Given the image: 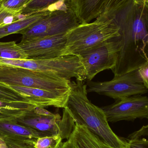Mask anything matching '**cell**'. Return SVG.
Listing matches in <instances>:
<instances>
[{
  "mask_svg": "<svg viewBox=\"0 0 148 148\" xmlns=\"http://www.w3.org/2000/svg\"><path fill=\"white\" fill-rule=\"evenodd\" d=\"M134 0H104L101 14L98 17L114 19L116 15L130 5Z\"/></svg>",
  "mask_w": 148,
  "mask_h": 148,
  "instance_id": "cell-18",
  "label": "cell"
},
{
  "mask_svg": "<svg viewBox=\"0 0 148 148\" xmlns=\"http://www.w3.org/2000/svg\"><path fill=\"white\" fill-rule=\"evenodd\" d=\"M0 129L19 135L23 139H37L48 136L45 133L39 132L23 125L15 124L10 120H0Z\"/></svg>",
  "mask_w": 148,
  "mask_h": 148,
  "instance_id": "cell-17",
  "label": "cell"
},
{
  "mask_svg": "<svg viewBox=\"0 0 148 148\" xmlns=\"http://www.w3.org/2000/svg\"><path fill=\"white\" fill-rule=\"evenodd\" d=\"M143 85L148 90V60L138 69Z\"/></svg>",
  "mask_w": 148,
  "mask_h": 148,
  "instance_id": "cell-25",
  "label": "cell"
},
{
  "mask_svg": "<svg viewBox=\"0 0 148 148\" xmlns=\"http://www.w3.org/2000/svg\"><path fill=\"white\" fill-rule=\"evenodd\" d=\"M31 0H1L3 7L10 13L21 14Z\"/></svg>",
  "mask_w": 148,
  "mask_h": 148,
  "instance_id": "cell-22",
  "label": "cell"
},
{
  "mask_svg": "<svg viewBox=\"0 0 148 148\" xmlns=\"http://www.w3.org/2000/svg\"><path fill=\"white\" fill-rule=\"evenodd\" d=\"M121 48V36L104 42L78 55L83 64L88 81H92L97 74L112 69L116 66Z\"/></svg>",
  "mask_w": 148,
  "mask_h": 148,
  "instance_id": "cell-8",
  "label": "cell"
},
{
  "mask_svg": "<svg viewBox=\"0 0 148 148\" xmlns=\"http://www.w3.org/2000/svg\"><path fill=\"white\" fill-rule=\"evenodd\" d=\"M67 1V0H31L21 14L29 16L40 12L65 8L68 7Z\"/></svg>",
  "mask_w": 148,
  "mask_h": 148,
  "instance_id": "cell-16",
  "label": "cell"
},
{
  "mask_svg": "<svg viewBox=\"0 0 148 148\" xmlns=\"http://www.w3.org/2000/svg\"><path fill=\"white\" fill-rule=\"evenodd\" d=\"M36 106L26 102H8L0 100V120H14Z\"/></svg>",
  "mask_w": 148,
  "mask_h": 148,
  "instance_id": "cell-15",
  "label": "cell"
},
{
  "mask_svg": "<svg viewBox=\"0 0 148 148\" xmlns=\"http://www.w3.org/2000/svg\"><path fill=\"white\" fill-rule=\"evenodd\" d=\"M133 2L135 3L142 2L144 3H148V0H134Z\"/></svg>",
  "mask_w": 148,
  "mask_h": 148,
  "instance_id": "cell-27",
  "label": "cell"
},
{
  "mask_svg": "<svg viewBox=\"0 0 148 148\" xmlns=\"http://www.w3.org/2000/svg\"><path fill=\"white\" fill-rule=\"evenodd\" d=\"M13 121L45 133L48 136L58 134L61 136V116L59 114H53L42 107H35Z\"/></svg>",
  "mask_w": 148,
  "mask_h": 148,
  "instance_id": "cell-11",
  "label": "cell"
},
{
  "mask_svg": "<svg viewBox=\"0 0 148 148\" xmlns=\"http://www.w3.org/2000/svg\"><path fill=\"white\" fill-rule=\"evenodd\" d=\"M127 148H148V140L134 137L127 142Z\"/></svg>",
  "mask_w": 148,
  "mask_h": 148,
  "instance_id": "cell-24",
  "label": "cell"
},
{
  "mask_svg": "<svg viewBox=\"0 0 148 148\" xmlns=\"http://www.w3.org/2000/svg\"><path fill=\"white\" fill-rule=\"evenodd\" d=\"M104 0H67L66 4L80 24L88 23L101 14Z\"/></svg>",
  "mask_w": 148,
  "mask_h": 148,
  "instance_id": "cell-13",
  "label": "cell"
},
{
  "mask_svg": "<svg viewBox=\"0 0 148 148\" xmlns=\"http://www.w3.org/2000/svg\"><path fill=\"white\" fill-rule=\"evenodd\" d=\"M67 142L71 148H114L103 142L85 125L77 123Z\"/></svg>",
  "mask_w": 148,
  "mask_h": 148,
  "instance_id": "cell-12",
  "label": "cell"
},
{
  "mask_svg": "<svg viewBox=\"0 0 148 148\" xmlns=\"http://www.w3.org/2000/svg\"><path fill=\"white\" fill-rule=\"evenodd\" d=\"M0 100L5 101L29 103L22 94L16 91L8 84L1 82H0Z\"/></svg>",
  "mask_w": 148,
  "mask_h": 148,
  "instance_id": "cell-20",
  "label": "cell"
},
{
  "mask_svg": "<svg viewBox=\"0 0 148 148\" xmlns=\"http://www.w3.org/2000/svg\"><path fill=\"white\" fill-rule=\"evenodd\" d=\"M0 64L43 72L71 81L87 79L85 68L78 56H64L47 60H13L0 58Z\"/></svg>",
  "mask_w": 148,
  "mask_h": 148,
  "instance_id": "cell-5",
  "label": "cell"
},
{
  "mask_svg": "<svg viewBox=\"0 0 148 148\" xmlns=\"http://www.w3.org/2000/svg\"><path fill=\"white\" fill-rule=\"evenodd\" d=\"M114 20L121 40L117 63L112 70L116 75L137 70L148 60V5L133 2Z\"/></svg>",
  "mask_w": 148,
  "mask_h": 148,
  "instance_id": "cell-1",
  "label": "cell"
},
{
  "mask_svg": "<svg viewBox=\"0 0 148 148\" xmlns=\"http://www.w3.org/2000/svg\"><path fill=\"white\" fill-rule=\"evenodd\" d=\"M0 58L13 60H25L28 57L16 42H0Z\"/></svg>",
  "mask_w": 148,
  "mask_h": 148,
  "instance_id": "cell-19",
  "label": "cell"
},
{
  "mask_svg": "<svg viewBox=\"0 0 148 148\" xmlns=\"http://www.w3.org/2000/svg\"><path fill=\"white\" fill-rule=\"evenodd\" d=\"M66 43V34L35 38L18 44L29 60H47L62 56Z\"/></svg>",
  "mask_w": 148,
  "mask_h": 148,
  "instance_id": "cell-10",
  "label": "cell"
},
{
  "mask_svg": "<svg viewBox=\"0 0 148 148\" xmlns=\"http://www.w3.org/2000/svg\"><path fill=\"white\" fill-rule=\"evenodd\" d=\"M0 148H5L4 147H3L2 146V147H0Z\"/></svg>",
  "mask_w": 148,
  "mask_h": 148,
  "instance_id": "cell-28",
  "label": "cell"
},
{
  "mask_svg": "<svg viewBox=\"0 0 148 148\" xmlns=\"http://www.w3.org/2000/svg\"><path fill=\"white\" fill-rule=\"evenodd\" d=\"M70 86L66 108L70 111L75 123L85 125L112 147H127V142L113 132L101 108L94 105L88 99L87 85L83 81L71 82Z\"/></svg>",
  "mask_w": 148,
  "mask_h": 148,
  "instance_id": "cell-2",
  "label": "cell"
},
{
  "mask_svg": "<svg viewBox=\"0 0 148 148\" xmlns=\"http://www.w3.org/2000/svg\"><path fill=\"white\" fill-rule=\"evenodd\" d=\"M147 127H148V126H147Z\"/></svg>",
  "mask_w": 148,
  "mask_h": 148,
  "instance_id": "cell-29",
  "label": "cell"
},
{
  "mask_svg": "<svg viewBox=\"0 0 148 148\" xmlns=\"http://www.w3.org/2000/svg\"><path fill=\"white\" fill-rule=\"evenodd\" d=\"M88 93H97L114 99L122 100L148 92L143 85L138 69L121 75H116L111 80L103 82L88 81Z\"/></svg>",
  "mask_w": 148,
  "mask_h": 148,
  "instance_id": "cell-6",
  "label": "cell"
},
{
  "mask_svg": "<svg viewBox=\"0 0 148 148\" xmlns=\"http://www.w3.org/2000/svg\"><path fill=\"white\" fill-rule=\"evenodd\" d=\"M0 82L57 94L69 93L71 81L57 76L19 67L0 64Z\"/></svg>",
  "mask_w": 148,
  "mask_h": 148,
  "instance_id": "cell-4",
  "label": "cell"
},
{
  "mask_svg": "<svg viewBox=\"0 0 148 148\" xmlns=\"http://www.w3.org/2000/svg\"><path fill=\"white\" fill-rule=\"evenodd\" d=\"M79 24L75 15L68 7L54 10L20 32L22 35L21 41L67 34Z\"/></svg>",
  "mask_w": 148,
  "mask_h": 148,
  "instance_id": "cell-7",
  "label": "cell"
},
{
  "mask_svg": "<svg viewBox=\"0 0 148 148\" xmlns=\"http://www.w3.org/2000/svg\"><path fill=\"white\" fill-rule=\"evenodd\" d=\"M62 140L60 134L40 137L36 141L35 148H60Z\"/></svg>",
  "mask_w": 148,
  "mask_h": 148,
  "instance_id": "cell-21",
  "label": "cell"
},
{
  "mask_svg": "<svg viewBox=\"0 0 148 148\" xmlns=\"http://www.w3.org/2000/svg\"><path fill=\"white\" fill-rule=\"evenodd\" d=\"M108 122L148 119V97L132 96L116 101L111 105L102 107Z\"/></svg>",
  "mask_w": 148,
  "mask_h": 148,
  "instance_id": "cell-9",
  "label": "cell"
},
{
  "mask_svg": "<svg viewBox=\"0 0 148 148\" xmlns=\"http://www.w3.org/2000/svg\"><path fill=\"white\" fill-rule=\"evenodd\" d=\"M27 16L22 14H15L9 12L2 5L0 0V26L10 24L14 22L25 18Z\"/></svg>",
  "mask_w": 148,
  "mask_h": 148,
  "instance_id": "cell-23",
  "label": "cell"
},
{
  "mask_svg": "<svg viewBox=\"0 0 148 148\" xmlns=\"http://www.w3.org/2000/svg\"><path fill=\"white\" fill-rule=\"evenodd\" d=\"M51 12L47 11L36 13L10 24L0 26V39L12 34H20L23 30L47 16Z\"/></svg>",
  "mask_w": 148,
  "mask_h": 148,
  "instance_id": "cell-14",
  "label": "cell"
},
{
  "mask_svg": "<svg viewBox=\"0 0 148 148\" xmlns=\"http://www.w3.org/2000/svg\"><path fill=\"white\" fill-rule=\"evenodd\" d=\"M119 36L120 28L114 19L97 17L92 22L79 24L66 34V43L62 56H77Z\"/></svg>",
  "mask_w": 148,
  "mask_h": 148,
  "instance_id": "cell-3",
  "label": "cell"
},
{
  "mask_svg": "<svg viewBox=\"0 0 148 148\" xmlns=\"http://www.w3.org/2000/svg\"><path fill=\"white\" fill-rule=\"evenodd\" d=\"M60 148H71L69 147V145L68 143L67 142V141H66V142L64 143H62L60 147Z\"/></svg>",
  "mask_w": 148,
  "mask_h": 148,
  "instance_id": "cell-26",
  "label": "cell"
}]
</instances>
